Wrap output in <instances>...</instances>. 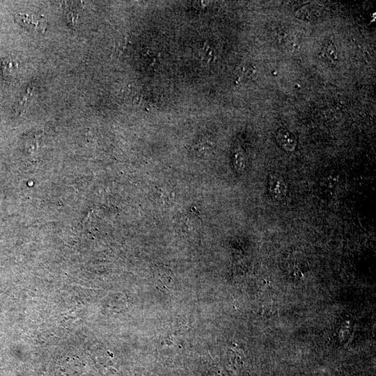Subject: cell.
Masks as SVG:
<instances>
[{
    "mask_svg": "<svg viewBox=\"0 0 376 376\" xmlns=\"http://www.w3.org/2000/svg\"><path fill=\"white\" fill-rule=\"evenodd\" d=\"M15 20L24 29L33 33H42L46 29V24L42 16L18 13L15 15Z\"/></svg>",
    "mask_w": 376,
    "mask_h": 376,
    "instance_id": "obj_1",
    "label": "cell"
},
{
    "mask_svg": "<svg viewBox=\"0 0 376 376\" xmlns=\"http://www.w3.org/2000/svg\"><path fill=\"white\" fill-rule=\"evenodd\" d=\"M322 13V8L316 3H306L299 8L295 16L306 22H313L319 19Z\"/></svg>",
    "mask_w": 376,
    "mask_h": 376,
    "instance_id": "obj_2",
    "label": "cell"
},
{
    "mask_svg": "<svg viewBox=\"0 0 376 376\" xmlns=\"http://www.w3.org/2000/svg\"><path fill=\"white\" fill-rule=\"evenodd\" d=\"M276 140L279 147L287 152L293 151L297 144L295 136L286 128H280L277 130Z\"/></svg>",
    "mask_w": 376,
    "mask_h": 376,
    "instance_id": "obj_3",
    "label": "cell"
},
{
    "mask_svg": "<svg viewBox=\"0 0 376 376\" xmlns=\"http://www.w3.org/2000/svg\"><path fill=\"white\" fill-rule=\"evenodd\" d=\"M18 70V63L12 58L5 59L2 63V73L5 79H12Z\"/></svg>",
    "mask_w": 376,
    "mask_h": 376,
    "instance_id": "obj_4",
    "label": "cell"
},
{
    "mask_svg": "<svg viewBox=\"0 0 376 376\" xmlns=\"http://www.w3.org/2000/svg\"><path fill=\"white\" fill-rule=\"evenodd\" d=\"M324 52L327 58L330 60L334 61L337 59V52L335 45L331 42H327L324 47Z\"/></svg>",
    "mask_w": 376,
    "mask_h": 376,
    "instance_id": "obj_5",
    "label": "cell"
}]
</instances>
